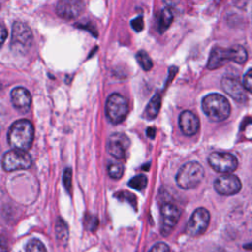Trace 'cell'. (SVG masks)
Masks as SVG:
<instances>
[{"mask_svg": "<svg viewBox=\"0 0 252 252\" xmlns=\"http://www.w3.org/2000/svg\"><path fill=\"white\" fill-rule=\"evenodd\" d=\"M34 137V128L28 119L15 121L8 132V143L12 149L28 151L31 149Z\"/></svg>", "mask_w": 252, "mask_h": 252, "instance_id": "6da1fadb", "label": "cell"}, {"mask_svg": "<svg viewBox=\"0 0 252 252\" xmlns=\"http://www.w3.org/2000/svg\"><path fill=\"white\" fill-rule=\"evenodd\" d=\"M202 109L208 118L214 122L225 120L230 114L228 100L220 94H210L202 99Z\"/></svg>", "mask_w": 252, "mask_h": 252, "instance_id": "7a4b0ae2", "label": "cell"}, {"mask_svg": "<svg viewBox=\"0 0 252 252\" xmlns=\"http://www.w3.org/2000/svg\"><path fill=\"white\" fill-rule=\"evenodd\" d=\"M204 168L197 161H188L178 170L175 180L177 185L185 190L197 187L204 178Z\"/></svg>", "mask_w": 252, "mask_h": 252, "instance_id": "3957f363", "label": "cell"}, {"mask_svg": "<svg viewBox=\"0 0 252 252\" xmlns=\"http://www.w3.org/2000/svg\"><path fill=\"white\" fill-rule=\"evenodd\" d=\"M33 34L31 28L22 23L15 22L12 26L11 33V48L15 53L25 54L32 47Z\"/></svg>", "mask_w": 252, "mask_h": 252, "instance_id": "277c9868", "label": "cell"}, {"mask_svg": "<svg viewBox=\"0 0 252 252\" xmlns=\"http://www.w3.org/2000/svg\"><path fill=\"white\" fill-rule=\"evenodd\" d=\"M128 110V101L122 94L114 93L108 96L105 103V114L110 123L119 124L123 122Z\"/></svg>", "mask_w": 252, "mask_h": 252, "instance_id": "5b68a950", "label": "cell"}, {"mask_svg": "<svg viewBox=\"0 0 252 252\" xmlns=\"http://www.w3.org/2000/svg\"><path fill=\"white\" fill-rule=\"evenodd\" d=\"M32 165V158L27 151L12 149L2 157V167L5 171L28 169Z\"/></svg>", "mask_w": 252, "mask_h": 252, "instance_id": "8992f818", "label": "cell"}, {"mask_svg": "<svg viewBox=\"0 0 252 252\" xmlns=\"http://www.w3.org/2000/svg\"><path fill=\"white\" fill-rule=\"evenodd\" d=\"M180 209L172 203H163L160 207V232L167 236L173 230L180 219Z\"/></svg>", "mask_w": 252, "mask_h": 252, "instance_id": "52a82bcc", "label": "cell"}, {"mask_svg": "<svg viewBox=\"0 0 252 252\" xmlns=\"http://www.w3.org/2000/svg\"><path fill=\"white\" fill-rule=\"evenodd\" d=\"M210 166L217 172L230 173L237 168L238 161L235 156L228 153L214 152L208 157Z\"/></svg>", "mask_w": 252, "mask_h": 252, "instance_id": "ba28073f", "label": "cell"}, {"mask_svg": "<svg viewBox=\"0 0 252 252\" xmlns=\"http://www.w3.org/2000/svg\"><path fill=\"white\" fill-rule=\"evenodd\" d=\"M210 222V213L207 209L205 208H198L196 209L191 218L189 219L186 227H185V232L193 237L199 236L203 234Z\"/></svg>", "mask_w": 252, "mask_h": 252, "instance_id": "9c48e42d", "label": "cell"}, {"mask_svg": "<svg viewBox=\"0 0 252 252\" xmlns=\"http://www.w3.org/2000/svg\"><path fill=\"white\" fill-rule=\"evenodd\" d=\"M129 147L130 140L123 133H113L107 140V151L116 159H124Z\"/></svg>", "mask_w": 252, "mask_h": 252, "instance_id": "30bf717a", "label": "cell"}, {"mask_svg": "<svg viewBox=\"0 0 252 252\" xmlns=\"http://www.w3.org/2000/svg\"><path fill=\"white\" fill-rule=\"evenodd\" d=\"M215 190L224 196H230L238 193L241 189V181L236 175L226 173L218 177L214 182Z\"/></svg>", "mask_w": 252, "mask_h": 252, "instance_id": "8fae6325", "label": "cell"}, {"mask_svg": "<svg viewBox=\"0 0 252 252\" xmlns=\"http://www.w3.org/2000/svg\"><path fill=\"white\" fill-rule=\"evenodd\" d=\"M55 10L60 18L73 20L78 18L84 12L85 3L83 0H59Z\"/></svg>", "mask_w": 252, "mask_h": 252, "instance_id": "7c38bea8", "label": "cell"}, {"mask_svg": "<svg viewBox=\"0 0 252 252\" xmlns=\"http://www.w3.org/2000/svg\"><path fill=\"white\" fill-rule=\"evenodd\" d=\"M221 88L235 101L243 103L247 100L246 89L238 80L231 77H224L221 80Z\"/></svg>", "mask_w": 252, "mask_h": 252, "instance_id": "4fadbf2b", "label": "cell"}, {"mask_svg": "<svg viewBox=\"0 0 252 252\" xmlns=\"http://www.w3.org/2000/svg\"><path fill=\"white\" fill-rule=\"evenodd\" d=\"M11 102L17 110L26 113L31 108L32 95L26 88L17 87L11 91Z\"/></svg>", "mask_w": 252, "mask_h": 252, "instance_id": "5bb4252c", "label": "cell"}, {"mask_svg": "<svg viewBox=\"0 0 252 252\" xmlns=\"http://www.w3.org/2000/svg\"><path fill=\"white\" fill-rule=\"evenodd\" d=\"M178 122L180 130L185 136L195 135L200 128L199 118L190 110L182 111L179 115Z\"/></svg>", "mask_w": 252, "mask_h": 252, "instance_id": "9a60e30c", "label": "cell"}, {"mask_svg": "<svg viewBox=\"0 0 252 252\" xmlns=\"http://www.w3.org/2000/svg\"><path fill=\"white\" fill-rule=\"evenodd\" d=\"M227 61H231L229 48H221V47H214L210 53L207 67L210 70L218 69L223 66Z\"/></svg>", "mask_w": 252, "mask_h": 252, "instance_id": "2e32d148", "label": "cell"}, {"mask_svg": "<svg viewBox=\"0 0 252 252\" xmlns=\"http://www.w3.org/2000/svg\"><path fill=\"white\" fill-rule=\"evenodd\" d=\"M160 106H161V95H160V94L157 93L149 101V103L144 111L143 117L148 120H152V119L156 118L159 112Z\"/></svg>", "mask_w": 252, "mask_h": 252, "instance_id": "e0dca14e", "label": "cell"}, {"mask_svg": "<svg viewBox=\"0 0 252 252\" xmlns=\"http://www.w3.org/2000/svg\"><path fill=\"white\" fill-rule=\"evenodd\" d=\"M172 21H173V13L169 7H165L164 9H162L158 19V32L160 33L164 32L170 27Z\"/></svg>", "mask_w": 252, "mask_h": 252, "instance_id": "ac0fdd59", "label": "cell"}, {"mask_svg": "<svg viewBox=\"0 0 252 252\" xmlns=\"http://www.w3.org/2000/svg\"><path fill=\"white\" fill-rule=\"evenodd\" d=\"M229 52H230L231 61H233L237 64H243L246 62L248 55L243 46L238 45V44L233 45L229 48Z\"/></svg>", "mask_w": 252, "mask_h": 252, "instance_id": "d6986e66", "label": "cell"}, {"mask_svg": "<svg viewBox=\"0 0 252 252\" xmlns=\"http://www.w3.org/2000/svg\"><path fill=\"white\" fill-rule=\"evenodd\" d=\"M55 234L60 242L66 244L69 238V230L67 223L61 218H58L55 222Z\"/></svg>", "mask_w": 252, "mask_h": 252, "instance_id": "ffe728a7", "label": "cell"}, {"mask_svg": "<svg viewBox=\"0 0 252 252\" xmlns=\"http://www.w3.org/2000/svg\"><path fill=\"white\" fill-rule=\"evenodd\" d=\"M136 60L140 67L145 71H150L153 68V61L145 50H140L136 54Z\"/></svg>", "mask_w": 252, "mask_h": 252, "instance_id": "44dd1931", "label": "cell"}, {"mask_svg": "<svg viewBox=\"0 0 252 252\" xmlns=\"http://www.w3.org/2000/svg\"><path fill=\"white\" fill-rule=\"evenodd\" d=\"M108 175L113 179H119L124 173V166L120 162H112L107 167Z\"/></svg>", "mask_w": 252, "mask_h": 252, "instance_id": "7402d4cb", "label": "cell"}, {"mask_svg": "<svg viewBox=\"0 0 252 252\" xmlns=\"http://www.w3.org/2000/svg\"><path fill=\"white\" fill-rule=\"evenodd\" d=\"M147 183H148L147 177L145 175L139 174V175H136L135 177H133L132 179H130L129 182H128V185L131 188H134L138 191H141L147 186Z\"/></svg>", "mask_w": 252, "mask_h": 252, "instance_id": "603a6c76", "label": "cell"}, {"mask_svg": "<svg viewBox=\"0 0 252 252\" xmlns=\"http://www.w3.org/2000/svg\"><path fill=\"white\" fill-rule=\"evenodd\" d=\"M26 252H46L44 244L38 239H32L26 245Z\"/></svg>", "mask_w": 252, "mask_h": 252, "instance_id": "cb8c5ba5", "label": "cell"}, {"mask_svg": "<svg viewBox=\"0 0 252 252\" xmlns=\"http://www.w3.org/2000/svg\"><path fill=\"white\" fill-rule=\"evenodd\" d=\"M115 197L119 198L120 200L122 201H126L128 202L129 204H131L133 207L136 208V205H137V202H136V196L131 194L130 192H127V191H122V192H117V194L115 195Z\"/></svg>", "mask_w": 252, "mask_h": 252, "instance_id": "d4e9b609", "label": "cell"}, {"mask_svg": "<svg viewBox=\"0 0 252 252\" xmlns=\"http://www.w3.org/2000/svg\"><path fill=\"white\" fill-rule=\"evenodd\" d=\"M63 184L67 192L72 191V170L71 168L67 167L63 172Z\"/></svg>", "mask_w": 252, "mask_h": 252, "instance_id": "484cf974", "label": "cell"}, {"mask_svg": "<svg viewBox=\"0 0 252 252\" xmlns=\"http://www.w3.org/2000/svg\"><path fill=\"white\" fill-rule=\"evenodd\" d=\"M243 85L246 91L252 94V69L248 70L243 77Z\"/></svg>", "mask_w": 252, "mask_h": 252, "instance_id": "4316f807", "label": "cell"}, {"mask_svg": "<svg viewBox=\"0 0 252 252\" xmlns=\"http://www.w3.org/2000/svg\"><path fill=\"white\" fill-rule=\"evenodd\" d=\"M131 27L137 32H140L143 31L144 29V20H143V17L140 16V17H137L135 18L134 20L131 21Z\"/></svg>", "mask_w": 252, "mask_h": 252, "instance_id": "83f0119b", "label": "cell"}, {"mask_svg": "<svg viewBox=\"0 0 252 252\" xmlns=\"http://www.w3.org/2000/svg\"><path fill=\"white\" fill-rule=\"evenodd\" d=\"M149 252H170V248L164 242H158L151 248Z\"/></svg>", "mask_w": 252, "mask_h": 252, "instance_id": "f1b7e54d", "label": "cell"}, {"mask_svg": "<svg viewBox=\"0 0 252 252\" xmlns=\"http://www.w3.org/2000/svg\"><path fill=\"white\" fill-rule=\"evenodd\" d=\"M164 2V4H166L167 7L172 8V7H176L179 4H181L182 0H162Z\"/></svg>", "mask_w": 252, "mask_h": 252, "instance_id": "f546056e", "label": "cell"}, {"mask_svg": "<svg viewBox=\"0 0 252 252\" xmlns=\"http://www.w3.org/2000/svg\"><path fill=\"white\" fill-rule=\"evenodd\" d=\"M147 136L151 139H154L156 136V130L154 127H149L147 128Z\"/></svg>", "mask_w": 252, "mask_h": 252, "instance_id": "4dcf8cb0", "label": "cell"}, {"mask_svg": "<svg viewBox=\"0 0 252 252\" xmlns=\"http://www.w3.org/2000/svg\"><path fill=\"white\" fill-rule=\"evenodd\" d=\"M6 37H7V30H6L5 26L2 25V27H1V42L2 43L5 41Z\"/></svg>", "mask_w": 252, "mask_h": 252, "instance_id": "1f68e13d", "label": "cell"}, {"mask_svg": "<svg viewBox=\"0 0 252 252\" xmlns=\"http://www.w3.org/2000/svg\"><path fill=\"white\" fill-rule=\"evenodd\" d=\"M243 247H244V249H246V250H252V242L244 244Z\"/></svg>", "mask_w": 252, "mask_h": 252, "instance_id": "d6a6232c", "label": "cell"}]
</instances>
